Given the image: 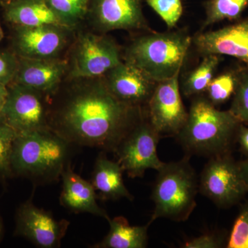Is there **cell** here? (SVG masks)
Listing matches in <instances>:
<instances>
[{"instance_id": "obj_19", "label": "cell", "mask_w": 248, "mask_h": 248, "mask_svg": "<svg viewBox=\"0 0 248 248\" xmlns=\"http://www.w3.org/2000/svg\"><path fill=\"white\" fill-rule=\"evenodd\" d=\"M124 170L117 161L108 159L105 153L97 156L93 170L91 184L97 192L98 200H133V196L125 187Z\"/></svg>"}, {"instance_id": "obj_11", "label": "cell", "mask_w": 248, "mask_h": 248, "mask_svg": "<svg viewBox=\"0 0 248 248\" xmlns=\"http://www.w3.org/2000/svg\"><path fill=\"white\" fill-rule=\"evenodd\" d=\"M179 77L157 82L146 107L147 118L161 138L177 137L187 120L188 112L181 96Z\"/></svg>"}, {"instance_id": "obj_20", "label": "cell", "mask_w": 248, "mask_h": 248, "mask_svg": "<svg viewBox=\"0 0 248 248\" xmlns=\"http://www.w3.org/2000/svg\"><path fill=\"white\" fill-rule=\"evenodd\" d=\"M110 231L106 237L94 248H144L148 245V222L146 226H130L124 217H116L109 220Z\"/></svg>"}, {"instance_id": "obj_30", "label": "cell", "mask_w": 248, "mask_h": 248, "mask_svg": "<svg viewBox=\"0 0 248 248\" xmlns=\"http://www.w3.org/2000/svg\"><path fill=\"white\" fill-rule=\"evenodd\" d=\"M221 247L220 239L215 234H205L187 241L184 248H218Z\"/></svg>"}, {"instance_id": "obj_9", "label": "cell", "mask_w": 248, "mask_h": 248, "mask_svg": "<svg viewBox=\"0 0 248 248\" xmlns=\"http://www.w3.org/2000/svg\"><path fill=\"white\" fill-rule=\"evenodd\" d=\"M85 26L93 32L152 31L142 8V0H90Z\"/></svg>"}, {"instance_id": "obj_4", "label": "cell", "mask_w": 248, "mask_h": 248, "mask_svg": "<svg viewBox=\"0 0 248 248\" xmlns=\"http://www.w3.org/2000/svg\"><path fill=\"white\" fill-rule=\"evenodd\" d=\"M240 124L231 111L218 110L207 97H197L177 138L188 154L211 157L226 153Z\"/></svg>"}, {"instance_id": "obj_1", "label": "cell", "mask_w": 248, "mask_h": 248, "mask_svg": "<svg viewBox=\"0 0 248 248\" xmlns=\"http://www.w3.org/2000/svg\"><path fill=\"white\" fill-rule=\"evenodd\" d=\"M48 97V128L73 146L113 153L146 108L121 102L103 76L68 78Z\"/></svg>"}, {"instance_id": "obj_7", "label": "cell", "mask_w": 248, "mask_h": 248, "mask_svg": "<svg viewBox=\"0 0 248 248\" xmlns=\"http://www.w3.org/2000/svg\"><path fill=\"white\" fill-rule=\"evenodd\" d=\"M11 28L10 49L19 58L35 60L66 59L77 31L55 24Z\"/></svg>"}, {"instance_id": "obj_17", "label": "cell", "mask_w": 248, "mask_h": 248, "mask_svg": "<svg viewBox=\"0 0 248 248\" xmlns=\"http://www.w3.org/2000/svg\"><path fill=\"white\" fill-rule=\"evenodd\" d=\"M62 191L60 203L63 208L74 213H89L110 219L107 212L100 208L97 192L91 182L75 172L68 165L62 174Z\"/></svg>"}, {"instance_id": "obj_14", "label": "cell", "mask_w": 248, "mask_h": 248, "mask_svg": "<svg viewBox=\"0 0 248 248\" xmlns=\"http://www.w3.org/2000/svg\"><path fill=\"white\" fill-rule=\"evenodd\" d=\"M103 77L108 89L116 98L136 107H146L157 84L141 70L124 62Z\"/></svg>"}, {"instance_id": "obj_31", "label": "cell", "mask_w": 248, "mask_h": 248, "mask_svg": "<svg viewBox=\"0 0 248 248\" xmlns=\"http://www.w3.org/2000/svg\"><path fill=\"white\" fill-rule=\"evenodd\" d=\"M238 138L243 149L248 153V128L243 125H239L238 129Z\"/></svg>"}, {"instance_id": "obj_34", "label": "cell", "mask_w": 248, "mask_h": 248, "mask_svg": "<svg viewBox=\"0 0 248 248\" xmlns=\"http://www.w3.org/2000/svg\"><path fill=\"white\" fill-rule=\"evenodd\" d=\"M3 234V223L2 221H1V217H0V240H1V237H2Z\"/></svg>"}, {"instance_id": "obj_10", "label": "cell", "mask_w": 248, "mask_h": 248, "mask_svg": "<svg viewBox=\"0 0 248 248\" xmlns=\"http://www.w3.org/2000/svg\"><path fill=\"white\" fill-rule=\"evenodd\" d=\"M1 113L18 134L48 128V97L37 90L11 83Z\"/></svg>"}, {"instance_id": "obj_3", "label": "cell", "mask_w": 248, "mask_h": 248, "mask_svg": "<svg viewBox=\"0 0 248 248\" xmlns=\"http://www.w3.org/2000/svg\"><path fill=\"white\" fill-rule=\"evenodd\" d=\"M191 42L186 31H147L123 48L122 59L159 82L180 74Z\"/></svg>"}, {"instance_id": "obj_33", "label": "cell", "mask_w": 248, "mask_h": 248, "mask_svg": "<svg viewBox=\"0 0 248 248\" xmlns=\"http://www.w3.org/2000/svg\"><path fill=\"white\" fill-rule=\"evenodd\" d=\"M241 176L248 187V159L238 164Z\"/></svg>"}, {"instance_id": "obj_28", "label": "cell", "mask_w": 248, "mask_h": 248, "mask_svg": "<svg viewBox=\"0 0 248 248\" xmlns=\"http://www.w3.org/2000/svg\"><path fill=\"white\" fill-rule=\"evenodd\" d=\"M228 248H248V203L235 221L228 241Z\"/></svg>"}, {"instance_id": "obj_18", "label": "cell", "mask_w": 248, "mask_h": 248, "mask_svg": "<svg viewBox=\"0 0 248 248\" xmlns=\"http://www.w3.org/2000/svg\"><path fill=\"white\" fill-rule=\"evenodd\" d=\"M1 8L5 21L11 26L37 27L55 24L69 27L45 0H12Z\"/></svg>"}, {"instance_id": "obj_15", "label": "cell", "mask_w": 248, "mask_h": 248, "mask_svg": "<svg viewBox=\"0 0 248 248\" xmlns=\"http://www.w3.org/2000/svg\"><path fill=\"white\" fill-rule=\"evenodd\" d=\"M192 41L203 56L228 55L248 65V19L218 30L202 31Z\"/></svg>"}, {"instance_id": "obj_13", "label": "cell", "mask_w": 248, "mask_h": 248, "mask_svg": "<svg viewBox=\"0 0 248 248\" xmlns=\"http://www.w3.org/2000/svg\"><path fill=\"white\" fill-rule=\"evenodd\" d=\"M69 225V221L57 220L31 200L22 204L16 214V234L40 248L61 247Z\"/></svg>"}, {"instance_id": "obj_22", "label": "cell", "mask_w": 248, "mask_h": 248, "mask_svg": "<svg viewBox=\"0 0 248 248\" xmlns=\"http://www.w3.org/2000/svg\"><path fill=\"white\" fill-rule=\"evenodd\" d=\"M49 7L72 29L85 25L90 0H45Z\"/></svg>"}, {"instance_id": "obj_6", "label": "cell", "mask_w": 248, "mask_h": 248, "mask_svg": "<svg viewBox=\"0 0 248 248\" xmlns=\"http://www.w3.org/2000/svg\"><path fill=\"white\" fill-rule=\"evenodd\" d=\"M123 48L108 34L93 32L86 26L77 29L66 55L68 78L104 76L123 62Z\"/></svg>"}, {"instance_id": "obj_29", "label": "cell", "mask_w": 248, "mask_h": 248, "mask_svg": "<svg viewBox=\"0 0 248 248\" xmlns=\"http://www.w3.org/2000/svg\"><path fill=\"white\" fill-rule=\"evenodd\" d=\"M19 58L11 50H0V83L9 86L17 73Z\"/></svg>"}, {"instance_id": "obj_24", "label": "cell", "mask_w": 248, "mask_h": 248, "mask_svg": "<svg viewBox=\"0 0 248 248\" xmlns=\"http://www.w3.org/2000/svg\"><path fill=\"white\" fill-rule=\"evenodd\" d=\"M18 133L0 112V178L6 180L14 176L11 158Z\"/></svg>"}, {"instance_id": "obj_32", "label": "cell", "mask_w": 248, "mask_h": 248, "mask_svg": "<svg viewBox=\"0 0 248 248\" xmlns=\"http://www.w3.org/2000/svg\"><path fill=\"white\" fill-rule=\"evenodd\" d=\"M8 94H9L8 86L0 83V112H1L4 108L6 99H7Z\"/></svg>"}, {"instance_id": "obj_5", "label": "cell", "mask_w": 248, "mask_h": 248, "mask_svg": "<svg viewBox=\"0 0 248 248\" xmlns=\"http://www.w3.org/2000/svg\"><path fill=\"white\" fill-rule=\"evenodd\" d=\"M152 200L155 204L151 223L164 218L182 222L188 219L196 208L198 182L188 156L164 163L157 171Z\"/></svg>"}, {"instance_id": "obj_23", "label": "cell", "mask_w": 248, "mask_h": 248, "mask_svg": "<svg viewBox=\"0 0 248 248\" xmlns=\"http://www.w3.org/2000/svg\"><path fill=\"white\" fill-rule=\"evenodd\" d=\"M248 4V0H208L204 4L205 19L202 31L224 19H237Z\"/></svg>"}, {"instance_id": "obj_35", "label": "cell", "mask_w": 248, "mask_h": 248, "mask_svg": "<svg viewBox=\"0 0 248 248\" xmlns=\"http://www.w3.org/2000/svg\"><path fill=\"white\" fill-rule=\"evenodd\" d=\"M11 1H12V0H0V6L2 7V6L7 4L8 3H9Z\"/></svg>"}, {"instance_id": "obj_27", "label": "cell", "mask_w": 248, "mask_h": 248, "mask_svg": "<svg viewBox=\"0 0 248 248\" xmlns=\"http://www.w3.org/2000/svg\"><path fill=\"white\" fill-rule=\"evenodd\" d=\"M169 29L175 27L183 14L182 0H146Z\"/></svg>"}, {"instance_id": "obj_12", "label": "cell", "mask_w": 248, "mask_h": 248, "mask_svg": "<svg viewBox=\"0 0 248 248\" xmlns=\"http://www.w3.org/2000/svg\"><path fill=\"white\" fill-rule=\"evenodd\" d=\"M200 190L220 207L232 205L248 191L238 164L226 155L211 156L201 175Z\"/></svg>"}, {"instance_id": "obj_26", "label": "cell", "mask_w": 248, "mask_h": 248, "mask_svg": "<svg viewBox=\"0 0 248 248\" xmlns=\"http://www.w3.org/2000/svg\"><path fill=\"white\" fill-rule=\"evenodd\" d=\"M236 86V76L233 73H226L214 78L208 89L207 99L214 105L224 103L234 94Z\"/></svg>"}, {"instance_id": "obj_21", "label": "cell", "mask_w": 248, "mask_h": 248, "mask_svg": "<svg viewBox=\"0 0 248 248\" xmlns=\"http://www.w3.org/2000/svg\"><path fill=\"white\" fill-rule=\"evenodd\" d=\"M203 57L200 64L189 73L184 81L183 93L187 97L199 95L205 92L213 79L219 63V58L218 55H215Z\"/></svg>"}, {"instance_id": "obj_36", "label": "cell", "mask_w": 248, "mask_h": 248, "mask_svg": "<svg viewBox=\"0 0 248 248\" xmlns=\"http://www.w3.org/2000/svg\"><path fill=\"white\" fill-rule=\"evenodd\" d=\"M4 32H3L2 28H1V24H0V42L4 38Z\"/></svg>"}, {"instance_id": "obj_25", "label": "cell", "mask_w": 248, "mask_h": 248, "mask_svg": "<svg viewBox=\"0 0 248 248\" xmlns=\"http://www.w3.org/2000/svg\"><path fill=\"white\" fill-rule=\"evenodd\" d=\"M230 111L240 123H248V69L239 72Z\"/></svg>"}, {"instance_id": "obj_8", "label": "cell", "mask_w": 248, "mask_h": 248, "mask_svg": "<svg viewBox=\"0 0 248 248\" xmlns=\"http://www.w3.org/2000/svg\"><path fill=\"white\" fill-rule=\"evenodd\" d=\"M160 139L145 112L113 153L129 177H143L147 170L158 171L162 167L165 162L160 160L156 150Z\"/></svg>"}, {"instance_id": "obj_16", "label": "cell", "mask_w": 248, "mask_h": 248, "mask_svg": "<svg viewBox=\"0 0 248 248\" xmlns=\"http://www.w3.org/2000/svg\"><path fill=\"white\" fill-rule=\"evenodd\" d=\"M68 75L66 59L19 58L17 73L12 83L32 88L49 97L58 89Z\"/></svg>"}, {"instance_id": "obj_2", "label": "cell", "mask_w": 248, "mask_h": 248, "mask_svg": "<svg viewBox=\"0 0 248 248\" xmlns=\"http://www.w3.org/2000/svg\"><path fill=\"white\" fill-rule=\"evenodd\" d=\"M73 146L50 129L18 134L11 154L13 174L37 185L57 182L70 164Z\"/></svg>"}]
</instances>
